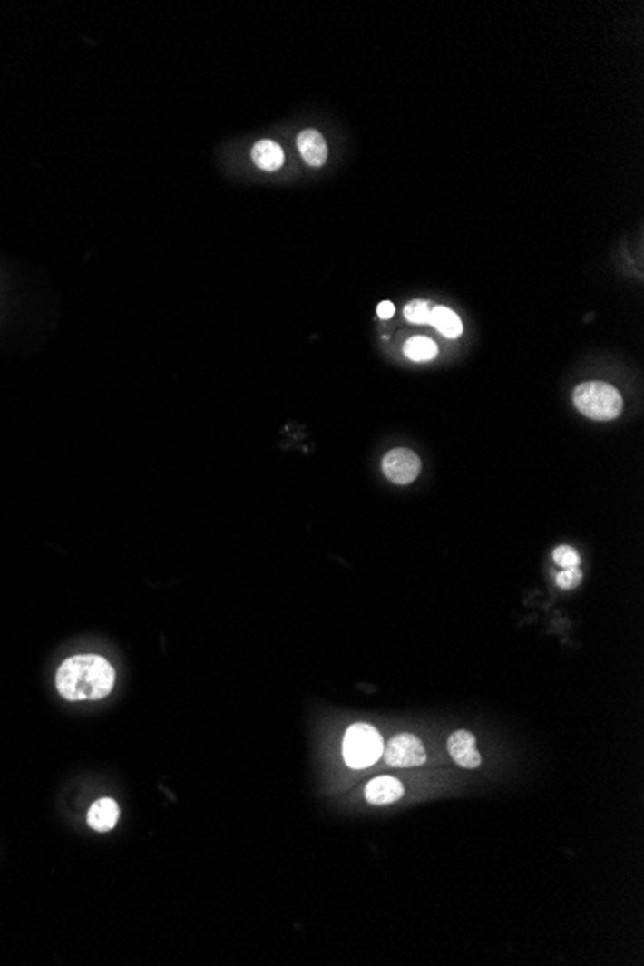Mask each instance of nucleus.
<instances>
[{
  "label": "nucleus",
  "mask_w": 644,
  "mask_h": 966,
  "mask_svg": "<svg viewBox=\"0 0 644 966\" xmlns=\"http://www.w3.org/2000/svg\"><path fill=\"white\" fill-rule=\"evenodd\" d=\"M114 669L101 656H72L56 671V688L66 700H99L114 687Z\"/></svg>",
  "instance_id": "obj_1"
},
{
  "label": "nucleus",
  "mask_w": 644,
  "mask_h": 966,
  "mask_svg": "<svg viewBox=\"0 0 644 966\" xmlns=\"http://www.w3.org/2000/svg\"><path fill=\"white\" fill-rule=\"evenodd\" d=\"M298 149L301 152L303 161L309 166H322L328 159V147L325 137H322L317 130H303L298 135Z\"/></svg>",
  "instance_id": "obj_7"
},
{
  "label": "nucleus",
  "mask_w": 644,
  "mask_h": 966,
  "mask_svg": "<svg viewBox=\"0 0 644 966\" xmlns=\"http://www.w3.org/2000/svg\"><path fill=\"white\" fill-rule=\"evenodd\" d=\"M382 750H385V741L375 727L356 724L347 729L344 737V758L351 768H369L382 756Z\"/></svg>",
  "instance_id": "obj_3"
},
{
  "label": "nucleus",
  "mask_w": 644,
  "mask_h": 966,
  "mask_svg": "<svg viewBox=\"0 0 644 966\" xmlns=\"http://www.w3.org/2000/svg\"><path fill=\"white\" fill-rule=\"evenodd\" d=\"M120 816V808L112 799H101L89 808L87 822L97 832H109L116 825Z\"/></svg>",
  "instance_id": "obj_9"
},
{
  "label": "nucleus",
  "mask_w": 644,
  "mask_h": 966,
  "mask_svg": "<svg viewBox=\"0 0 644 966\" xmlns=\"http://www.w3.org/2000/svg\"><path fill=\"white\" fill-rule=\"evenodd\" d=\"M382 471L395 484H409L421 473V459L415 452L400 448L392 450L382 459Z\"/></svg>",
  "instance_id": "obj_5"
},
{
  "label": "nucleus",
  "mask_w": 644,
  "mask_h": 966,
  "mask_svg": "<svg viewBox=\"0 0 644 966\" xmlns=\"http://www.w3.org/2000/svg\"><path fill=\"white\" fill-rule=\"evenodd\" d=\"M404 315L413 325H431L433 320V305L423 299H415L405 305Z\"/></svg>",
  "instance_id": "obj_13"
},
{
  "label": "nucleus",
  "mask_w": 644,
  "mask_h": 966,
  "mask_svg": "<svg viewBox=\"0 0 644 966\" xmlns=\"http://www.w3.org/2000/svg\"><path fill=\"white\" fill-rule=\"evenodd\" d=\"M376 313H378V317H380V318H385V320H388V318H392V317H394V313H395V307H394V303H392V301H382V303L378 305V309H376Z\"/></svg>",
  "instance_id": "obj_16"
},
{
  "label": "nucleus",
  "mask_w": 644,
  "mask_h": 966,
  "mask_svg": "<svg viewBox=\"0 0 644 966\" xmlns=\"http://www.w3.org/2000/svg\"><path fill=\"white\" fill-rule=\"evenodd\" d=\"M431 325L440 332L446 336V338H459L463 332V325L462 320H459V317L448 309V307H433V320Z\"/></svg>",
  "instance_id": "obj_11"
},
{
  "label": "nucleus",
  "mask_w": 644,
  "mask_h": 966,
  "mask_svg": "<svg viewBox=\"0 0 644 966\" xmlns=\"http://www.w3.org/2000/svg\"><path fill=\"white\" fill-rule=\"evenodd\" d=\"M251 159L260 168V171L276 172L284 164V151L278 143L263 140V141L255 143L251 151Z\"/></svg>",
  "instance_id": "obj_10"
},
{
  "label": "nucleus",
  "mask_w": 644,
  "mask_h": 966,
  "mask_svg": "<svg viewBox=\"0 0 644 966\" xmlns=\"http://www.w3.org/2000/svg\"><path fill=\"white\" fill-rule=\"evenodd\" d=\"M575 407L592 421L618 419L623 411L621 394L606 382H582L573 392Z\"/></svg>",
  "instance_id": "obj_2"
},
{
  "label": "nucleus",
  "mask_w": 644,
  "mask_h": 966,
  "mask_svg": "<svg viewBox=\"0 0 644 966\" xmlns=\"http://www.w3.org/2000/svg\"><path fill=\"white\" fill-rule=\"evenodd\" d=\"M404 354H405L407 359L417 361V363L433 361L438 356V346L431 338H424V336H415V338H411V340L405 342Z\"/></svg>",
  "instance_id": "obj_12"
},
{
  "label": "nucleus",
  "mask_w": 644,
  "mask_h": 966,
  "mask_svg": "<svg viewBox=\"0 0 644 966\" xmlns=\"http://www.w3.org/2000/svg\"><path fill=\"white\" fill-rule=\"evenodd\" d=\"M365 796L371 805H390L402 799L404 785L395 777L382 776V777L373 779L371 784L366 785Z\"/></svg>",
  "instance_id": "obj_8"
},
{
  "label": "nucleus",
  "mask_w": 644,
  "mask_h": 966,
  "mask_svg": "<svg viewBox=\"0 0 644 966\" xmlns=\"http://www.w3.org/2000/svg\"><path fill=\"white\" fill-rule=\"evenodd\" d=\"M448 753L452 755L454 762H457L462 768H479L481 766V755L477 750V739L473 737L469 731H455L448 739Z\"/></svg>",
  "instance_id": "obj_6"
},
{
  "label": "nucleus",
  "mask_w": 644,
  "mask_h": 966,
  "mask_svg": "<svg viewBox=\"0 0 644 966\" xmlns=\"http://www.w3.org/2000/svg\"><path fill=\"white\" fill-rule=\"evenodd\" d=\"M582 581V573L579 567H570V570H563L561 573L556 575V582L560 589H565V590H571L575 587L581 585Z\"/></svg>",
  "instance_id": "obj_15"
},
{
  "label": "nucleus",
  "mask_w": 644,
  "mask_h": 966,
  "mask_svg": "<svg viewBox=\"0 0 644 966\" xmlns=\"http://www.w3.org/2000/svg\"><path fill=\"white\" fill-rule=\"evenodd\" d=\"M386 762L395 768H411V766H421L426 760L424 746L419 737L411 733H400L388 741V745L382 750Z\"/></svg>",
  "instance_id": "obj_4"
},
{
  "label": "nucleus",
  "mask_w": 644,
  "mask_h": 966,
  "mask_svg": "<svg viewBox=\"0 0 644 966\" xmlns=\"http://www.w3.org/2000/svg\"><path fill=\"white\" fill-rule=\"evenodd\" d=\"M554 560H556V563L560 567H563V570H570V567H579V563H581L577 550H573L571 546H558L554 550Z\"/></svg>",
  "instance_id": "obj_14"
}]
</instances>
